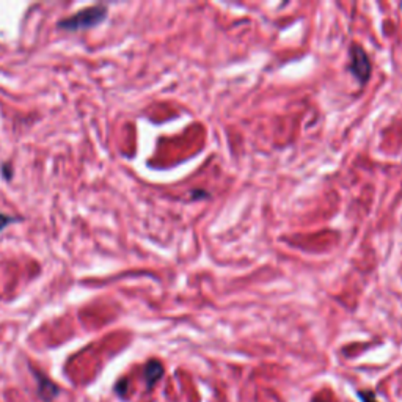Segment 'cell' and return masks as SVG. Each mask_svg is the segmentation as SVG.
I'll use <instances>...</instances> for the list:
<instances>
[{
  "mask_svg": "<svg viewBox=\"0 0 402 402\" xmlns=\"http://www.w3.org/2000/svg\"><path fill=\"white\" fill-rule=\"evenodd\" d=\"M107 18V7L104 5H95V7H88L77 11L76 15L70 16V18L59 21V28L70 32L85 30V28H91L99 26Z\"/></svg>",
  "mask_w": 402,
  "mask_h": 402,
  "instance_id": "6da1fadb",
  "label": "cell"
},
{
  "mask_svg": "<svg viewBox=\"0 0 402 402\" xmlns=\"http://www.w3.org/2000/svg\"><path fill=\"white\" fill-rule=\"evenodd\" d=\"M349 71L354 74L360 84H366L371 76V61L370 57L358 44H354L350 49V65Z\"/></svg>",
  "mask_w": 402,
  "mask_h": 402,
  "instance_id": "7a4b0ae2",
  "label": "cell"
},
{
  "mask_svg": "<svg viewBox=\"0 0 402 402\" xmlns=\"http://www.w3.org/2000/svg\"><path fill=\"white\" fill-rule=\"evenodd\" d=\"M162 376H164L162 363L157 360L148 361V365L145 366V381H146L148 388H153Z\"/></svg>",
  "mask_w": 402,
  "mask_h": 402,
  "instance_id": "3957f363",
  "label": "cell"
},
{
  "mask_svg": "<svg viewBox=\"0 0 402 402\" xmlns=\"http://www.w3.org/2000/svg\"><path fill=\"white\" fill-rule=\"evenodd\" d=\"M37 377H38V393H39V396H41L44 401L54 399L55 396L59 394V387H57V385L52 381H49L48 377H44V376L39 374V372L37 374Z\"/></svg>",
  "mask_w": 402,
  "mask_h": 402,
  "instance_id": "277c9868",
  "label": "cell"
},
{
  "mask_svg": "<svg viewBox=\"0 0 402 402\" xmlns=\"http://www.w3.org/2000/svg\"><path fill=\"white\" fill-rule=\"evenodd\" d=\"M357 396L361 402H377L376 394L372 392H358Z\"/></svg>",
  "mask_w": 402,
  "mask_h": 402,
  "instance_id": "5b68a950",
  "label": "cell"
},
{
  "mask_svg": "<svg viewBox=\"0 0 402 402\" xmlns=\"http://www.w3.org/2000/svg\"><path fill=\"white\" fill-rule=\"evenodd\" d=\"M13 222H15L13 217L5 216V214H2V212H0V231L7 228L10 225V223H13Z\"/></svg>",
  "mask_w": 402,
  "mask_h": 402,
  "instance_id": "8992f818",
  "label": "cell"
}]
</instances>
